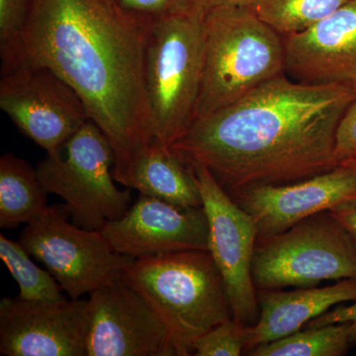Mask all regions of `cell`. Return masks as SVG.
<instances>
[{"instance_id": "14", "label": "cell", "mask_w": 356, "mask_h": 356, "mask_svg": "<svg viewBox=\"0 0 356 356\" xmlns=\"http://www.w3.org/2000/svg\"><path fill=\"white\" fill-rule=\"evenodd\" d=\"M254 218L259 238L287 231L307 218L356 198V173L346 165L292 182L257 185L232 194Z\"/></svg>"}, {"instance_id": "26", "label": "cell", "mask_w": 356, "mask_h": 356, "mask_svg": "<svg viewBox=\"0 0 356 356\" xmlns=\"http://www.w3.org/2000/svg\"><path fill=\"white\" fill-rule=\"evenodd\" d=\"M344 322L351 323L353 343H356V302L350 306H341L334 310L325 312L320 317L310 321L305 327H321V325Z\"/></svg>"}, {"instance_id": "2", "label": "cell", "mask_w": 356, "mask_h": 356, "mask_svg": "<svg viewBox=\"0 0 356 356\" xmlns=\"http://www.w3.org/2000/svg\"><path fill=\"white\" fill-rule=\"evenodd\" d=\"M153 23L108 0H30L23 62L51 70L76 91L113 149L119 184L153 143L145 81Z\"/></svg>"}, {"instance_id": "18", "label": "cell", "mask_w": 356, "mask_h": 356, "mask_svg": "<svg viewBox=\"0 0 356 356\" xmlns=\"http://www.w3.org/2000/svg\"><path fill=\"white\" fill-rule=\"evenodd\" d=\"M37 170L13 154L0 158V227L29 224L48 209Z\"/></svg>"}, {"instance_id": "5", "label": "cell", "mask_w": 356, "mask_h": 356, "mask_svg": "<svg viewBox=\"0 0 356 356\" xmlns=\"http://www.w3.org/2000/svg\"><path fill=\"white\" fill-rule=\"evenodd\" d=\"M205 11L154 21L145 62L153 142L170 147L195 117L204 67Z\"/></svg>"}, {"instance_id": "7", "label": "cell", "mask_w": 356, "mask_h": 356, "mask_svg": "<svg viewBox=\"0 0 356 356\" xmlns=\"http://www.w3.org/2000/svg\"><path fill=\"white\" fill-rule=\"evenodd\" d=\"M64 149L65 156H47L36 168L47 194L60 196L72 222L89 231L123 216L130 191L115 185L113 149L95 122H86Z\"/></svg>"}, {"instance_id": "30", "label": "cell", "mask_w": 356, "mask_h": 356, "mask_svg": "<svg viewBox=\"0 0 356 356\" xmlns=\"http://www.w3.org/2000/svg\"><path fill=\"white\" fill-rule=\"evenodd\" d=\"M351 84V88H353V91H355V95H356V76L353 77V79L350 81Z\"/></svg>"}, {"instance_id": "16", "label": "cell", "mask_w": 356, "mask_h": 356, "mask_svg": "<svg viewBox=\"0 0 356 356\" xmlns=\"http://www.w3.org/2000/svg\"><path fill=\"white\" fill-rule=\"evenodd\" d=\"M257 324L245 327V351L301 331L332 306L356 302V280L337 281L331 286L302 287L293 291L257 290Z\"/></svg>"}, {"instance_id": "9", "label": "cell", "mask_w": 356, "mask_h": 356, "mask_svg": "<svg viewBox=\"0 0 356 356\" xmlns=\"http://www.w3.org/2000/svg\"><path fill=\"white\" fill-rule=\"evenodd\" d=\"M0 108L26 137L57 156L90 120L79 96L55 72L27 62L1 72Z\"/></svg>"}, {"instance_id": "23", "label": "cell", "mask_w": 356, "mask_h": 356, "mask_svg": "<svg viewBox=\"0 0 356 356\" xmlns=\"http://www.w3.org/2000/svg\"><path fill=\"white\" fill-rule=\"evenodd\" d=\"M245 325L235 318L225 321L199 337L193 346L195 356H238L245 351Z\"/></svg>"}, {"instance_id": "28", "label": "cell", "mask_w": 356, "mask_h": 356, "mask_svg": "<svg viewBox=\"0 0 356 356\" xmlns=\"http://www.w3.org/2000/svg\"><path fill=\"white\" fill-rule=\"evenodd\" d=\"M254 0H202L204 10L219 6L250 7Z\"/></svg>"}, {"instance_id": "22", "label": "cell", "mask_w": 356, "mask_h": 356, "mask_svg": "<svg viewBox=\"0 0 356 356\" xmlns=\"http://www.w3.org/2000/svg\"><path fill=\"white\" fill-rule=\"evenodd\" d=\"M30 0H0V55L1 72L24 60L23 37Z\"/></svg>"}, {"instance_id": "13", "label": "cell", "mask_w": 356, "mask_h": 356, "mask_svg": "<svg viewBox=\"0 0 356 356\" xmlns=\"http://www.w3.org/2000/svg\"><path fill=\"white\" fill-rule=\"evenodd\" d=\"M99 232L115 252L135 259L209 248L203 207H181L143 194L123 216L107 222Z\"/></svg>"}, {"instance_id": "15", "label": "cell", "mask_w": 356, "mask_h": 356, "mask_svg": "<svg viewBox=\"0 0 356 356\" xmlns=\"http://www.w3.org/2000/svg\"><path fill=\"white\" fill-rule=\"evenodd\" d=\"M283 38L290 79L309 84L348 83L356 76V0Z\"/></svg>"}, {"instance_id": "12", "label": "cell", "mask_w": 356, "mask_h": 356, "mask_svg": "<svg viewBox=\"0 0 356 356\" xmlns=\"http://www.w3.org/2000/svg\"><path fill=\"white\" fill-rule=\"evenodd\" d=\"M88 300L0 301V355L86 356Z\"/></svg>"}, {"instance_id": "27", "label": "cell", "mask_w": 356, "mask_h": 356, "mask_svg": "<svg viewBox=\"0 0 356 356\" xmlns=\"http://www.w3.org/2000/svg\"><path fill=\"white\" fill-rule=\"evenodd\" d=\"M329 212L348 231L356 245V198L339 204Z\"/></svg>"}, {"instance_id": "6", "label": "cell", "mask_w": 356, "mask_h": 356, "mask_svg": "<svg viewBox=\"0 0 356 356\" xmlns=\"http://www.w3.org/2000/svg\"><path fill=\"white\" fill-rule=\"evenodd\" d=\"M252 275L257 291L356 280V245L325 211L283 233L257 238Z\"/></svg>"}, {"instance_id": "11", "label": "cell", "mask_w": 356, "mask_h": 356, "mask_svg": "<svg viewBox=\"0 0 356 356\" xmlns=\"http://www.w3.org/2000/svg\"><path fill=\"white\" fill-rule=\"evenodd\" d=\"M89 296L86 356H177L163 321L123 276Z\"/></svg>"}, {"instance_id": "25", "label": "cell", "mask_w": 356, "mask_h": 356, "mask_svg": "<svg viewBox=\"0 0 356 356\" xmlns=\"http://www.w3.org/2000/svg\"><path fill=\"white\" fill-rule=\"evenodd\" d=\"M334 156L339 165L356 159V98L344 112L337 127Z\"/></svg>"}, {"instance_id": "3", "label": "cell", "mask_w": 356, "mask_h": 356, "mask_svg": "<svg viewBox=\"0 0 356 356\" xmlns=\"http://www.w3.org/2000/svg\"><path fill=\"white\" fill-rule=\"evenodd\" d=\"M204 34L203 76L194 120L286 74L284 38L250 7L209 9L204 15Z\"/></svg>"}, {"instance_id": "21", "label": "cell", "mask_w": 356, "mask_h": 356, "mask_svg": "<svg viewBox=\"0 0 356 356\" xmlns=\"http://www.w3.org/2000/svg\"><path fill=\"white\" fill-rule=\"evenodd\" d=\"M19 242L0 236V259L19 287V298L28 301L58 302L67 299L49 270L36 266Z\"/></svg>"}, {"instance_id": "29", "label": "cell", "mask_w": 356, "mask_h": 356, "mask_svg": "<svg viewBox=\"0 0 356 356\" xmlns=\"http://www.w3.org/2000/svg\"><path fill=\"white\" fill-rule=\"evenodd\" d=\"M341 165L348 166V168H350L351 170H355V172L356 173V159L346 161V163H341Z\"/></svg>"}, {"instance_id": "20", "label": "cell", "mask_w": 356, "mask_h": 356, "mask_svg": "<svg viewBox=\"0 0 356 356\" xmlns=\"http://www.w3.org/2000/svg\"><path fill=\"white\" fill-rule=\"evenodd\" d=\"M348 0H254L252 11L281 36L305 31Z\"/></svg>"}, {"instance_id": "8", "label": "cell", "mask_w": 356, "mask_h": 356, "mask_svg": "<svg viewBox=\"0 0 356 356\" xmlns=\"http://www.w3.org/2000/svg\"><path fill=\"white\" fill-rule=\"evenodd\" d=\"M19 243L47 267L70 299L122 277L135 259L115 252L99 231L81 228L50 207L23 229Z\"/></svg>"}, {"instance_id": "31", "label": "cell", "mask_w": 356, "mask_h": 356, "mask_svg": "<svg viewBox=\"0 0 356 356\" xmlns=\"http://www.w3.org/2000/svg\"><path fill=\"white\" fill-rule=\"evenodd\" d=\"M108 1L110 2V3L114 4L113 0H108ZM114 6H115V4H114Z\"/></svg>"}, {"instance_id": "17", "label": "cell", "mask_w": 356, "mask_h": 356, "mask_svg": "<svg viewBox=\"0 0 356 356\" xmlns=\"http://www.w3.org/2000/svg\"><path fill=\"white\" fill-rule=\"evenodd\" d=\"M120 184L181 207H203L191 166L159 143H151L137 154Z\"/></svg>"}, {"instance_id": "4", "label": "cell", "mask_w": 356, "mask_h": 356, "mask_svg": "<svg viewBox=\"0 0 356 356\" xmlns=\"http://www.w3.org/2000/svg\"><path fill=\"white\" fill-rule=\"evenodd\" d=\"M123 278L163 321L177 356L193 355L199 337L233 318L224 280L209 250L135 259Z\"/></svg>"}, {"instance_id": "24", "label": "cell", "mask_w": 356, "mask_h": 356, "mask_svg": "<svg viewBox=\"0 0 356 356\" xmlns=\"http://www.w3.org/2000/svg\"><path fill=\"white\" fill-rule=\"evenodd\" d=\"M122 13L140 19L163 20L204 10L202 0H113ZM206 13V11H205Z\"/></svg>"}, {"instance_id": "19", "label": "cell", "mask_w": 356, "mask_h": 356, "mask_svg": "<svg viewBox=\"0 0 356 356\" xmlns=\"http://www.w3.org/2000/svg\"><path fill=\"white\" fill-rule=\"evenodd\" d=\"M351 323L305 327L277 341L262 344L248 353L252 356H341L353 346Z\"/></svg>"}, {"instance_id": "10", "label": "cell", "mask_w": 356, "mask_h": 356, "mask_svg": "<svg viewBox=\"0 0 356 356\" xmlns=\"http://www.w3.org/2000/svg\"><path fill=\"white\" fill-rule=\"evenodd\" d=\"M188 165L198 185L209 225L208 250L224 280L233 318L248 327L254 325L261 313L252 275V257L259 238L257 224L207 168Z\"/></svg>"}, {"instance_id": "1", "label": "cell", "mask_w": 356, "mask_h": 356, "mask_svg": "<svg viewBox=\"0 0 356 356\" xmlns=\"http://www.w3.org/2000/svg\"><path fill=\"white\" fill-rule=\"evenodd\" d=\"M355 98L350 81L309 84L282 74L196 119L170 149L207 168L229 195L300 181L339 166L337 130Z\"/></svg>"}]
</instances>
